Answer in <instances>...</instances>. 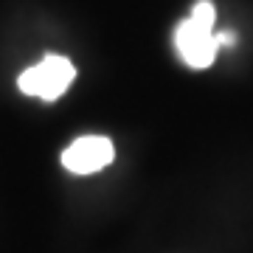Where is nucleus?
Masks as SVG:
<instances>
[{
  "mask_svg": "<svg viewBox=\"0 0 253 253\" xmlns=\"http://www.w3.org/2000/svg\"><path fill=\"white\" fill-rule=\"evenodd\" d=\"M116 158V146L107 135H82L62 152V166L73 174H93L110 166Z\"/></svg>",
  "mask_w": 253,
  "mask_h": 253,
  "instance_id": "7ed1b4c3",
  "label": "nucleus"
},
{
  "mask_svg": "<svg viewBox=\"0 0 253 253\" xmlns=\"http://www.w3.org/2000/svg\"><path fill=\"white\" fill-rule=\"evenodd\" d=\"M73 79H76V68H73L71 59L59 54H48L37 65H31L28 71L20 73L17 87L26 96H34V99L42 101H56L59 96H65V90L73 84Z\"/></svg>",
  "mask_w": 253,
  "mask_h": 253,
  "instance_id": "f03ea898",
  "label": "nucleus"
},
{
  "mask_svg": "<svg viewBox=\"0 0 253 253\" xmlns=\"http://www.w3.org/2000/svg\"><path fill=\"white\" fill-rule=\"evenodd\" d=\"M217 23V9L211 0H200L191 9V14L174 28V48L180 59L194 71H203L208 65H214L219 54V34L214 31Z\"/></svg>",
  "mask_w": 253,
  "mask_h": 253,
  "instance_id": "f257e3e1",
  "label": "nucleus"
}]
</instances>
